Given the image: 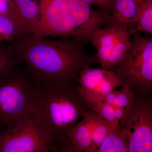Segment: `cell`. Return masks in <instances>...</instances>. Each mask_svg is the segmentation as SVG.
<instances>
[{"label": "cell", "mask_w": 152, "mask_h": 152, "mask_svg": "<svg viewBox=\"0 0 152 152\" xmlns=\"http://www.w3.org/2000/svg\"><path fill=\"white\" fill-rule=\"evenodd\" d=\"M85 44L74 38L54 40L27 35L9 45L25 63L23 67L36 83L78 84L81 71L98 63L95 55L85 51Z\"/></svg>", "instance_id": "6da1fadb"}, {"label": "cell", "mask_w": 152, "mask_h": 152, "mask_svg": "<svg viewBox=\"0 0 152 152\" xmlns=\"http://www.w3.org/2000/svg\"><path fill=\"white\" fill-rule=\"evenodd\" d=\"M31 115L48 140L51 152H75L70 136L80 119L94 111L83 97L79 84H37Z\"/></svg>", "instance_id": "7a4b0ae2"}, {"label": "cell", "mask_w": 152, "mask_h": 152, "mask_svg": "<svg viewBox=\"0 0 152 152\" xmlns=\"http://www.w3.org/2000/svg\"><path fill=\"white\" fill-rule=\"evenodd\" d=\"M40 22L34 34L74 38L86 44L98 28L110 23V15L82 0H38Z\"/></svg>", "instance_id": "3957f363"}, {"label": "cell", "mask_w": 152, "mask_h": 152, "mask_svg": "<svg viewBox=\"0 0 152 152\" xmlns=\"http://www.w3.org/2000/svg\"><path fill=\"white\" fill-rule=\"evenodd\" d=\"M37 86L24 67L0 77V134L8 125L31 116Z\"/></svg>", "instance_id": "277c9868"}, {"label": "cell", "mask_w": 152, "mask_h": 152, "mask_svg": "<svg viewBox=\"0 0 152 152\" xmlns=\"http://www.w3.org/2000/svg\"><path fill=\"white\" fill-rule=\"evenodd\" d=\"M130 47L124 59L112 71L122 88L137 89L147 93L152 91V39L132 34Z\"/></svg>", "instance_id": "5b68a950"}, {"label": "cell", "mask_w": 152, "mask_h": 152, "mask_svg": "<svg viewBox=\"0 0 152 152\" xmlns=\"http://www.w3.org/2000/svg\"><path fill=\"white\" fill-rule=\"evenodd\" d=\"M132 89V99L119 126L126 134L129 152H152L151 93Z\"/></svg>", "instance_id": "8992f818"}, {"label": "cell", "mask_w": 152, "mask_h": 152, "mask_svg": "<svg viewBox=\"0 0 152 152\" xmlns=\"http://www.w3.org/2000/svg\"><path fill=\"white\" fill-rule=\"evenodd\" d=\"M48 140L32 116L7 126L0 134V152L51 151Z\"/></svg>", "instance_id": "52a82bcc"}, {"label": "cell", "mask_w": 152, "mask_h": 152, "mask_svg": "<svg viewBox=\"0 0 152 152\" xmlns=\"http://www.w3.org/2000/svg\"><path fill=\"white\" fill-rule=\"evenodd\" d=\"M94 31L90 42L97 50L96 56L102 68L107 70L119 64L131 46V35L126 27L116 24H107Z\"/></svg>", "instance_id": "ba28073f"}, {"label": "cell", "mask_w": 152, "mask_h": 152, "mask_svg": "<svg viewBox=\"0 0 152 152\" xmlns=\"http://www.w3.org/2000/svg\"><path fill=\"white\" fill-rule=\"evenodd\" d=\"M78 84L82 96L91 105L103 102L108 94L120 87L119 80L112 71L91 67L81 71Z\"/></svg>", "instance_id": "9c48e42d"}, {"label": "cell", "mask_w": 152, "mask_h": 152, "mask_svg": "<svg viewBox=\"0 0 152 152\" xmlns=\"http://www.w3.org/2000/svg\"><path fill=\"white\" fill-rule=\"evenodd\" d=\"M144 7H141L134 0H112L110 23L121 25L130 30L138 20Z\"/></svg>", "instance_id": "30bf717a"}, {"label": "cell", "mask_w": 152, "mask_h": 152, "mask_svg": "<svg viewBox=\"0 0 152 152\" xmlns=\"http://www.w3.org/2000/svg\"><path fill=\"white\" fill-rule=\"evenodd\" d=\"M95 113H87L74 128L70 141L75 152H94L91 136V128Z\"/></svg>", "instance_id": "8fae6325"}, {"label": "cell", "mask_w": 152, "mask_h": 152, "mask_svg": "<svg viewBox=\"0 0 152 152\" xmlns=\"http://www.w3.org/2000/svg\"><path fill=\"white\" fill-rule=\"evenodd\" d=\"M19 20L28 35H31L40 22V7L38 0H12Z\"/></svg>", "instance_id": "7c38bea8"}, {"label": "cell", "mask_w": 152, "mask_h": 152, "mask_svg": "<svg viewBox=\"0 0 152 152\" xmlns=\"http://www.w3.org/2000/svg\"><path fill=\"white\" fill-rule=\"evenodd\" d=\"M96 152H129L127 137L124 130L119 126L111 130Z\"/></svg>", "instance_id": "4fadbf2b"}, {"label": "cell", "mask_w": 152, "mask_h": 152, "mask_svg": "<svg viewBox=\"0 0 152 152\" xmlns=\"http://www.w3.org/2000/svg\"><path fill=\"white\" fill-rule=\"evenodd\" d=\"M27 35L26 30L18 20L0 15V42H11Z\"/></svg>", "instance_id": "5bb4252c"}, {"label": "cell", "mask_w": 152, "mask_h": 152, "mask_svg": "<svg viewBox=\"0 0 152 152\" xmlns=\"http://www.w3.org/2000/svg\"><path fill=\"white\" fill-rule=\"evenodd\" d=\"M22 60L11 48L9 45L0 42V77L19 67Z\"/></svg>", "instance_id": "9a60e30c"}, {"label": "cell", "mask_w": 152, "mask_h": 152, "mask_svg": "<svg viewBox=\"0 0 152 152\" xmlns=\"http://www.w3.org/2000/svg\"><path fill=\"white\" fill-rule=\"evenodd\" d=\"M114 129L110 122L95 113L91 128V136L94 152L111 130Z\"/></svg>", "instance_id": "2e32d148"}, {"label": "cell", "mask_w": 152, "mask_h": 152, "mask_svg": "<svg viewBox=\"0 0 152 152\" xmlns=\"http://www.w3.org/2000/svg\"><path fill=\"white\" fill-rule=\"evenodd\" d=\"M133 96L131 88H122V89L113 90L106 96L104 102L126 110L130 104Z\"/></svg>", "instance_id": "e0dca14e"}, {"label": "cell", "mask_w": 152, "mask_h": 152, "mask_svg": "<svg viewBox=\"0 0 152 152\" xmlns=\"http://www.w3.org/2000/svg\"><path fill=\"white\" fill-rule=\"evenodd\" d=\"M132 35L136 32L143 31L152 35V1L147 4L143 9L138 20L134 27L129 30Z\"/></svg>", "instance_id": "ac0fdd59"}, {"label": "cell", "mask_w": 152, "mask_h": 152, "mask_svg": "<svg viewBox=\"0 0 152 152\" xmlns=\"http://www.w3.org/2000/svg\"><path fill=\"white\" fill-rule=\"evenodd\" d=\"M91 107L95 113L110 122L114 129L119 127L113 105L103 101L91 105Z\"/></svg>", "instance_id": "d6986e66"}, {"label": "cell", "mask_w": 152, "mask_h": 152, "mask_svg": "<svg viewBox=\"0 0 152 152\" xmlns=\"http://www.w3.org/2000/svg\"><path fill=\"white\" fill-rule=\"evenodd\" d=\"M0 15L13 18L21 24L12 0H0Z\"/></svg>", "instance_id": "ffe728a7"}, {"label": "cell", "mask_w": 152, "mask_h": 152, "mask_svg": "<svg viewBox=\"0 0 152 152\" xmlns=\"http://www.w3.org/2000/svg\"><path fill=\"white\" fill-rule=\"evenodd\" d=\"M91 6L95 5L101 11L110 16L111 14L112 0H82Z\"/></svg>", "instance_id": "44dd1931"}, {"label": "cell", "mask_w": 152, "mask_h": 152, "mask_svg": "<svg viewBox=\"0 0 152 152\" xmlns=\"http://www.w3.org/2000/svg\"><path fill=\"white\" fill-rule=\"evenodd\" d=\"M115 111V116L117 122L119 123L120 121L124 117L126 110L117 107V106L113 105Z\"/></svg>", "instance_id": "7402d4cb"}, {"label": "cell", "mask_w": 152, "mask_h": 152, "mask_svg": "<svg viewBox=\"0 0 152 152\" xmlns=\"http://www.w3.org/2000/svg\"><path fill=\"white\" fill-rule=\"evenodd\" d=\"M137 4L138 5L141 7H143L146 5L148 3L152 1V0H134Z\"/></svg>", "instance_id": "603a6c76"}]
</instances>
